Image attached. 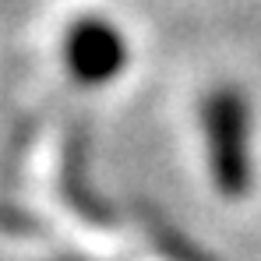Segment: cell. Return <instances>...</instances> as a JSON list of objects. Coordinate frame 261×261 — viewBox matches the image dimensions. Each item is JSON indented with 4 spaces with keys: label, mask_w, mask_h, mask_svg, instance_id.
Instances as JSON below:
<instances>
[{
    "label": "cell",
    "mask_w": 261,
    "mask_h": 261,
    "mask_svg": "<svg viewBox=\"0 0 261 261\" xmlns=\"http://www.w3.org/2000/svg\"><path fill=\"white\" fill-rule=\"evenodd\" d=\"M208 173L222 198H244L254 184V120L240 88H212L201 106Z\"/></svg>",
    "instance_id": "6da1fadb"
},
{
    "label": "cell",
    "mask_w": 261,
    "mask_h": 261,
    "mask_svg": "<svg viewBox=\"0 0 261 261\" xmlns=\"http://www.w3.org/2000/svg\"><path fill=\"white\" fill-rule=\"evenodd\" d=\"M64 64L74 82L106 85L127 64V43L106 18H78L64 36Z\"/></svg>",
    "instance_id": "7a4b0ae2"
}]
</instances>
